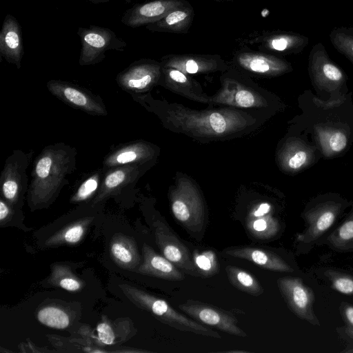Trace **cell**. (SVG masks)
I'll return each mask as SVG.
<instances>
[{
    "label": "cell",
    "mask_w": 353,
    "mask_h": 353,
    "mask_svg": "<svg viewBox=\"0 0 353 353\" xmlns=\"http://www.w3.org/2000/svg\"><path fill=\"white\" fill-rule=\"evenodd\" d=\"M77 155L74 147L62 142L43 148L34 160L28 190L32 210L48 207L56 199L76 169Z\"/></svg>",
    "instance_id": "obj_1"
},
{
    "label": "cell",
    "mask_w": 353,
    "mask_h": 353,
    "mask_svg": "<svg viewBox=\"0 0 353 353\" xmlns=\"http://www.w3.org/2000/svg\"><path fill=\"white\" fill-rule=\"evenodd\" d=\"M119 288L134 305L149 312L163 323L180 331L221 339L217 332L179 313L165 300L129 284H119Z\"/></svg>",
    "instance_id": "obj_2"
},
{
    "label": "cell",
    "mask_w": 353,
    "mask_h": 353,
    "mask_svg": "<svg viewBox=\"0 0 353 353\" xmlns=\"http://www.w3.org/2000/svg\"><path fill=\"white\" fill-rule=\"evenodd\" d=\"M77 34L81 41L79 63L81 66L101 62L109 50L124 51L127 43L111 29L94 25L79 27Z\"/></svg>",
    "instance_id": "obj_3"
},
{
    "label": "cell",
    "mask_w": 353,
    "mask_h": 353,
    "mask_svg": "<svg viewBox=\"0 0 353 353\" xmlns=\"http://www.w3.org/2000/svg\"><path fill=\"white\" fill-rule=\"evenodd\" d=\"M28 153L14 150L6 159L0 176L1 194L10 205H18L28 190Z\"/></svg>",
    "instance_id": "obj_4"
},
{
    "label": "cell",
    "mask_w": 353,
    "mask_h": 353,
    "mask_svg": "<svg viewBox=\"0 0 353 353\" xmlns=\"http://www.w3.org/2000/svg\"><path fill=\"white\" fill-rule=\"evenodd\" d=\"M48 91L70 107L94 116H106L105 105L99 95L70 81L52 79L47 82Z\"/></svg>",
    "instance_id": "obj_5"
},
{
    "label": "cell",
    "mask_w": 353,
    "mask_h": 353,
    "mask_svg": "<svg viewBox=\"0 0 353 353\" xmlns=\"http://www.w3.org/2000/svg\"><path fill=\"white\" fill-rule=\"evenodd\" d=\"M161 63L148 59H141L132 63L116 77V82L123 90L132 94L148 90L159 80Z\"/></svg>",
    "instance_id": "obj_6"
},
{
    "label": "cell",
    "mask_w": 353,
    "mask_h": 353,
    "mask_svg": "<svg viewBox=\"0 0 353 353\" xmlns=\"http://www.w3.org/2000/svg\"><path fill=\"white\" fill-rule=\"evenodd\" d=\"M178 307L192 319L203 325L236 336H248L246 332L237 325L236 318L224 310L190 299Z\"/></svg>",
    "instance_id": "obj_7"
},
{
    "label": "cell",
    "mask_w": 353,
    "mask_h": 353,
    "mask_svg": "<svg viewBox=\"0 0 353 353\" xmlns=\"http://www.w3.org/2000/svg\"><path fill=\"white\" fill-rule=\"evenodd\" d=\"M156 243L162 254L186 273L199 276L188 248L172 232L167 224L157 221L153 223Z\"/></svg>",
    "instance_id": "obj_8"
},
{
    "label": "cell",
    "mask_w": 353,
    "mask_h": 353,
    "mask_svg": "<svg viewBox=\"0 0 353 353\" xmlns=\"http://www.w3.org/2000/svg\"><path fill=\"white\" fill-rule=\"evenodd\" d=\"M172 212L175 219L189 232L199 233L205 225L201 200L195 192L182 190L172 199Z\"/></svg>",
    "instance_id": "obj_9"
},
{
    "label": "cell",
    "mask_w": 353,
    "mask_h": 353,
    "mask_svg": "<svg viewBox=\"0 0 353 353\" xmlns=\"http://www.w3.org/2000/svg\"><path fill=\"white\" fill-rule=\"evenodd\" d=\"M143 165H125L103 170L104 174L101 187L97 195L90 201V205L97 206L107 199L120 194L134 184L142 174Z\"/></svg>",
    "instance_id": "obj_10"
},
{
    "label": "cell",
    "mask_w": 353,
    "mask_h": 353,
    "mask_svg": "<svg viewBox=\"0 0 353 353\" xmlns=\"http://www.w3.org/2000/svg\"><path fill=\"white\" fill-rule=\"evenodd\" d=\"M188 2L187 0H152L135 4L124 12L121 21L133 28L146 26L161 19L171 10Z\"/></svg>",
    "instance_id": "obj_11"
},
{
    "label": "cell",
    "mask_w": 353,
    "mask_h": 353,
    "mask_svg": "<svg viewBox=\"0 0 353 353\" xmlns=\"http://www.w3.org/2000/svg\"><path fill=\"white\" fill-rule=\"evenodd\" d=\"M307 37L296 32L272 31L250 39L248 43L261 50L281 53H298L309 43Z\"/></svg>",
    "instance_id": "obj_12"
},
{
    "label": "cell",
    "mask_w": 353,
    "mask_h": 353,
    "mask_svg": "<svg viewBox=\"0 0 353 353\" xmlns=\"http://www.w3.org/2000/svg\"><path fill=\"white\" fill-rule=\"evenodd\" d=\"M154 149L148 143L134 141L114 147L104 157L102 162L103 170L125 165L144 164L154 157Z\"/></svg>",
    "instance_id": "obj_13"
},
{
    "label": "cell",
    "mask_w": 353,
    "mask_h": 353,
    "mask_svg": "<svg viewBox=\"0 0 353 353\" xmlns=\"http://www.w3.org/2000/svg\"><path fill=\"white\" fill-rule=\"evenodd\" d=\"M23 54L21 26L14 16L7 14L0 32V55L8 63L20 69Z\"/></svg>",
    "instance_id": "obj_14"
},
{
    "label": "cell",
    "mask_w": 353,
    "mask_h": 353,
    "mask_svg": "<svg viewBox=\"0 0 353 353\" xmlns=\"http://www.w3.org/2000/svg\"><path fill=\"white\" fill-rule=\"evenodd\" d=\"M162 66L180 70L186 74L212 72L223 70L225 63L216 54H169L164 56Z\"/></svg>",
    "instance_id": "obj_15"
},
{
    "label": "cell",
    "mask_w": 353,
    "mask_h": 353,
    "mask_svg": "<svg viewBox=\"0 0 353 353\" xmlns=\"http://www.w3.org/2000/svg\"><path fill=\"white\" fill-rule=\"evenodd\" d=\"M234 59L245 70L264 75L281 74L288 71L290 67L288 62L275 56L246 48L239 50L234 55Z\"/></svg>",
    "instance_id": "obj_16"
},
{
    "label": "cell",
    "mask_w": 353,
    "mask_h": 353,
    "mask_svg": "<svg viewBox=\"0 0 353 353\" xmlns=\"http://www.w3.org/2000/svg\"><path fill=\"white\" fill-rule=\"evenodd\" d=\"M143 262L136 272L153 277L169 281H181L183 274L165 256L157 253L150 245L143 244Z\"/></svg>",
    "instance_id": "obj_17"
},
{
    "label": "cell",
    "mask_w": 353,
    "mask_h": 353,
    "mask_svg": "<svg viewBox=\"0 0 353 353\" xmlns=\"http://www.w3.org/2000/svg\"><path fill=\"white\" fill-rule=\"evenodd\" d=\"M223 252L233 257L245 259L272 271L291 272L289 265L276 254L259 248L249 246L232 247Z\"/></svg>",
    "instance_id": "obj_18"
},
{
    "label": "cell",
    "mask_w": 353,
    "mask_h": 353,
    "mask_svg": "<svg viewBox=\"0 0 353 353\" xmlns=\"http://www.w3.org/2000/svg\"><path fill=\"white\" fill-rule=\"evenodd\" d=\"M194 17V9L188 2L171 10L161 19L146 25L145 28L152 32L186 34Z\"/></svg>",
    "instance_id": "obj_19"
},
{
    "label": "cell",
    "mask_w": 353,
    "mask_h": 353,
    "mask_svg": "<svg viewBox=\"0 0 353 353\" xmlns=\"http://www.w3.org/2000/svg\"><path fill=\"white\" fill-rule=\"evenodd\" d=\"M110 254L121 268L134 270L141 263V256L133 238L121 233L115 234L110 243Z\"/></svg>",
    "instance_id": "obj_20"
},
{
    "label": "cell",
    "mask_w": 353,
    "mask_h": 353,
    "mask_svg": "<svg viewBox=\"0 0 353 353\" xmlns=\"http://www.w3.org/2000/svg\"><path fill=\"white\" fill-rule=\"evenodd\" d=\"M281 294L291 309L304 316L310 309L311 298L307 289L297 279L281 278L278 280Z\"/></svg>",
    "instance_id": "obj_21"
},
{
    "label": "cell",
    "mask_w": 353,
    "mask_h": 353,
    "mask_svg": "<svg viewBox=\"0 0 353 353\" xmlns=\"http://www.w3.org/2000/svg\"><path fill=\"white\" fill-rule=\"evenodd\" d=\"M270 205L261 203L254 210L247 220V228L250 233L260 239H267L274 236L278 231L277 221L268 214Z\"/></svg>",
    "instance_id": "obj_22"
},
{
    "label": "cell",
    "mask_w": 353,
    "mask_h": 353,
    "mask_svg": "<svg viewBox=\"0 0 353 353\" xmlns=\"http://www.w3.org/2000/svg\"><path fill=\"white\" fill-rule=\"evenodd\" d=\"M93 220V217L80 219L68 225L48 238L45 244L48 246L73 245L79 243Z\"/></svg>",
    "instance_id": "obj_23"
},
{
    "label": "cell",
    "mask_w": 353,
    "mask_h": 353,
    "mask_svg": "<svg viewBox=\"0 0 353 353\" xmlns=\"http://www.w3.org/2000/svg\"><path fill=\"white\" fill-rule=\"evenodd\" d=\"M225 272L230 283L239 290L253 296L264 292L258 280L250 273L233 265H227Z\"/></svg>",
    "instance_id": "obj_24"
},
{
    "label": "cell",
    "mask_w": 353,
    "mask_h": 353,
    "mask_svg": "<svg viewBox=\"0 0 353 353\" xmlns=\"http://www.w3.org/2000/svg\"><path fill=\"white\" fill-rule=\"evenodd\" d=\"M104 170L101 168L85 178L71 196L70 203H81L92 201L99 190Z\"/></svg>",
    "instance_id": "obj_25"
},
{
    "label": "cell",
    "mask_w": 353,
    "mask_h": 353,
    "mask_svg": "<svg viewBox=\"0 0 353 353\" xmlns=\"http://www.w3.org/2000/svg\"><path fill=\"white\" fill-rule=\"evenodd\" d=\"M49 283L69 292H77L83 287L82 281L68 266L62 265H53Z\"/></svg>",
    "instance_id": "obj_26"
},
{
    "label": "cell",
    "mask_w": 353,
    "mask_h": 353,
    "mask_svg": "<svg viewBox=\"0 0 353 353\" xmlns=\"http://www.w3.org/2000/svg\"><path fill=\"white\" fill-rule=\"evenodd\" d=\"M335 49L353 63V28L336 27L329 34Z\"/></svg>",
    "instance_id": "obj_27"
},
{
    "label": "cell",
    "mask_w": 353,
    "mask_h": 353,
    "mask_svg": "<svg viewBox=\"0 0 353 353\" xmlns=\"http://www.w3.org/2000/svg\"><path fill=\"white\" fill-rule=\"evenodd\" d=\"M38 321L43 325L58 330L65 329L70 324V318L63 310L54 306H46L37 312Z\"/></svg>",
    "instance_id": "obj_28"
},
{
    "label": "cell",
    "mask_w": 353,
    "mask_h": 353,
    "mask_svg": "<svg viewBox=\"0 0 353 353\" xmlns=\"http://www.w3.org/2000/svg\"><path fill=\"white\" fill-rule=\"evenodd\" d=\"M192 259L200 276H212L219 272L218 259L212 250H208L200 252L194 250Z\"/></svg>",
    "instance_id": "obj_29"
},
{
    "label": "cell",
    "mask_w": 353,
    "mask_h": 353,
    "mask_svg": "<svg viewBox=\"0 0 353 353\" xmlns=\"http://www.w3.org/2000/svg\"><path fill=\"white\" fill-rule=\"evenodd\" d=\"M335 216L334 212L332 210L323 211L312 221L310 232L315 236L327 230L334 221Z\"/></svg>",
    "instance_id": "obj_30"
},
{
    "label": "cell",
    "mask_w": 353,
    "mask_h": 353,
    "mask_svg": "<svg viewBox=\"0 0 353 353\" xmlns=\"http://www.w3.org/2000/svg\"><path fill=\"white\" fill-rule=\"evenodd\" d=\"M99 341L105 345L114 343L115 335L111 326L106 322L100 323L97 327Z\"/></svg>",
    "instance_id": "obj_31"
},
{
    "label": "cell",
    "mask_w": 353,
    "mask_h": 353,
    "mask_svg": "<svg viewBox=\"0 0 353 353\" xmlns=\"http://www.w3.org/2000/svg\"><path fill=\"white\" fill-rule=\"evenodd\" d=\"M347 143V137L341 132H334L329 139L330 147L334 152L342 151L345 148Z\"/></svg>",
    "instance_id": "obj_32"
},
{
    "label": "cell",
    "mask_w": 353,
    "mask_h": 353,
    "mask_svg": "<svg viewBox=\"0 0 353 353\" xmlns=\"http://www.w3.org/2000/svg\"><path fill=\"white\" fill-rule=\"evenodd\" d=\"M235 101L240 107L249 108L255 104V98L250 92L241 90L236 94Z\"/></svg>",
    "instance_id": "obj_33"
},
{
    "label": "cell",
    "mask_w": 353,
    "mask_h": 353,
    "mask_svg": "<svg viewBox=\"0 0 353 353\" xmlns=\"http://www.w3.org/2000/svg\"><path fill=\"white\" fill-rule=\"evenodd\" d=\"M307 161V154L303 150H297L288 161V165L291 169L301 168Z\"/></svg>",
    "instance_id": "obj_34"
},
{
    "label": "cell",
    "mask_w": 353,
    "mask_h": 353,
    "mask_svg": "<svg viewBox=\"0 0 353 353\" xmlns=\"http://www.w3.org/2000/svg\"><path fill=\"white\" fill-rule=\"evenodd\" d=\"M334 288L343 294L353 293V280L348 277H339L334 281Z\"/></svg>",
    "instance_id": "obj_35"
},
{
    "label": "cell",
    "mask_w": 353,
    "mask_h": 353,
    "mask_svg": "<svg viewBox=\"0 0 353 353\" xmlns=\"http://www.w3.org/2000/svg\"><path fill=\"white\" fill-rule=\"evenodd\" d=\"M14 207L10 205L6 200L2 197L0 199V222L2 225L9 218L11 217L13 213Z\"/></svg>",
    "instance_id": "obj_36"
},
{
    "label": "cell",
    "mask_w": 353,
    "mask_h": 353,
    "mask_svg": "<svg viewBox=\"0 0 353 353\" xmlns=\"http://www.w3.org/2000/svg\"><path fill=\"white\" fill-rule=\"evenodd\" d=\"M339 237L343 241L353 239V220L344 223L339 230Z\"/></svg>",
    "instance_id": "obj_37"
},
{
    "label": "cell",
    "mask_w": 353,
    "mask_h": 353,
    "mask_svg": "<svg viewBox=\"0 0 353 353\" xmlns=\"http://www.w3.org/2000/svg\"><path fill=\"white\" fill-rule=\"evenodd\" d=\"M347 319L353 326V307H348L345 310Z\"/></svg>",
    "instance_id": "obj_38"
},
{
    "label": "cell",
    "mask_w": 353,
    "mask_h": 353,
    "mask_svg": "<svg viewBox=\"0 0 353 353\" xmlns=\"http://www.w3.org/2000/svg\"><path fill=\"white\" fill-rule=\"evenodd\" d=\"M92 3H94V4H99V3H107L108 1H110V0H87Z\"/></svg>",
    "instance_id": "obj_39"
},
{
    "label": "cell",
    "mask_w": 353,
    "mask_h": 353,
    "mask_svg": "<svg viewBox=\"0 0 353 353\" xmlns=\"http://www.w3.org/2000/svg\"><path fill=\"white\" fill-rule=\"evenodd\" d=\"M216 1H218V2H221V1H232V0H215Z\"/></svg>",
    "instance_id": "obj_40"
}]
</instances>
